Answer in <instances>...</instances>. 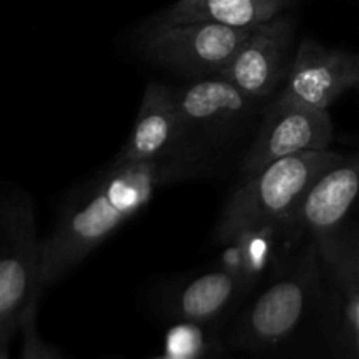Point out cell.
I'll use <instances>...</instances> for the list:
<instances>
[{"label": "cell", "instance_id": "cell-1", "mask_svg": "<svg viewBox=\"0 0 359 359\" xmlns=\"http://www.w3.org/2000/svg\"><path fill=\"white\" fill-rule=\"evenodd\" d=\"M209 165L202 144L133 163H112L98 181L74 196L42 238L41 283L44 291L76 269L123 223L142 210L158 189L196 177Z\"/></svg>", "mask_w": 359, "mask_h": 359}, {"label": "cell", "instance_id": "cell-2", "mask_svg": "<svg viewBox=\"0 0 359 359\" xmlns=\"http://www.w3.org/2000/svg\"><path fill=\"white\" fill-rule=\"evenodd\" d=\"M342 158L333 149L300 153L244 177L221 212L216 241L233 244L244 233L276 228L279 235L302 196L325 168Z\"/></svg>", "mask_w": 359, "mask_h": 359}, {"label": "cell", "instance_id": "cell-3", "mask_svg": "<svg viewBox=\"0 0 359 359\" xmlns=\"http://www.w3.org/2000/svg\"><path fill=\"white\" fill-rule=\"evenodd\" d=\"M321 302V259L314 241L304 242L287 263L248 307L231 330L238 349L265 353L286 344Z\"/></svg>", "mask_w": 359, "mask_h": 359}, {"label": "cell", "instance_id": "cell-4", "mask_svg": "<svg viewBox=\"0 0 359 359\" xmlns=\"http://www.w3.org/2000/svg\"><path fill=\"white\" fill-rule=\"evenodd\" d=\"M42 241L34 203L20 189L0 191V342H9L32 309L39 307Z\"/></svg>", "mask_w": 359, "mask_h": 359}, {"label": "cell", "instance_id": "cell-5", "mask_svg": "<svg viewBox=\"0 0 359 359\" xmlns=\"http://www.w3.org/2000/svg\"><path fill=\"white\" fill-rule=\"evenodd\" d=\"M321 259L323 332L332 359H359V216L316 238Z\"/></svg>", "mask_w": 359, "mask_h": 359}, {"label": "cell", "instance_id": "cell-6", "mask_svg": "<svg viewBox=\"0 0 359 359\" xmlns=\"http://www.w3.org/2000/svg\"><path fill=\"white\" fill-rule=\"evenodd\" d=\"M251 30L214 21L172 25L147 30L140 51L163 69L200 79L223 72Z\"/></svg>", "mask_w": 359, "mask_h": 359}, {"label": "cell", "instance_id": "cell-7", "mask_svg": "<svg viewBox=\"0 0 359 359\" xmlns=\"http://www.w3.org/2000/svg\"><path fill=\"white\" fill-rule=\"evenodd\" d=\"M359 207V153L342 154L314 179L279 238L287 248L316 241L346 228Z\"/></svg>", "mask_w": 359, "mask_h": 359}, {"label": "cell", "instance_id": "cell-8", "mask_svg": "<svg viewBox=\"0 0 359 359\" xmlns=\"http://www.w3.org/2000/svg\"><path fill=\"white\" fill-rule=\"evenodd\" d=\"M332 140L333 121L328 111L272 98L255 142L241 163L242 179L283 158L330 149Z\"/></svg>", "mask_w": 359, "mask_h": 359}, {"label": "cell", "instance_id": "cell-9", "mask_svg": "<svg viewBox=\"0 0 359 359\" xmlns=\"http://www.w3.org/2000/svg\"><path fill=\"white\" fill-rule=\"evenodd\" d=\"M294 23L287 14L255 27L221 76L256 104L276 97L293 62Z\"/></svg>", "mask_w": 359, "mask_h": 359}, {"label": "cell", "instance_id": "cell-10", "mask_svg": "<svg viewBox=\"0 0 359 359\" xmlns=\"http://www.w3.org/2000/svg\"><path fill=\"white\" fill-rule=\"evenodd\" d=\"M359 83V56L304 39L294 49L283 88L273 98L328 111L330 105Z\"/></svg>", "mask_w": 359, "mask_h": 359}, {"label": "cell", "instance_id": "cell-11", "mask_svg": "<svg viewBox=\"0 0 359 359\" xmlns=\"http://www.w3.org/2000/svg\"><path fill=\"white\" fill-rule=\"evenodd\" d=\"M193 139L195 137L179 111L174 88L149 81L132 133L112 163H133L167 156L196 144Z\"/></svg>", "mask_w": 359, "mask_h": 359}, {"label": "cell", "instance_id": "cell-12", "mask_svg": "<svg viewBox=\"0 0 359 359\" xmlns=\"http://www.w3.org/2000/svg\"><path fill=\"white\" fill-rule=\"evenodd\" d=\"M174 93L193 137L198 133L223 135L251 118L259 105L221 74L174 88Z\"/></svg>", "mask_w": 359, "mask_h": 359}, {"label": "cell", "instance_id": "cell-13", "mask_svg": "<svg viewBox=\"0 0 359 359\" xmlns=\"http://www.w3.org/2000/svg\"><path fill=\"white\" fill-rule=\"evenodd\" d=\"M244 293L248 291L238 270L223 266L172 287L165 307L179 323L209 326L223 318Z\"/></svg>", "mask_w": 359, "mask_h": 359}, {"label": "cell", "instance_id": "cell-14", "mask_svg": "<svg viewBox=\"0 0 359 359\" xmlns=\"http://www.w3.org/2000/svg\"><path fill=\"white\" fill-rule=\"evenodd\" d=\"M293 0H198L186 7L170 6L158 14L147 30L191 23L214 21L235 28H255L283 14Z\"/></svg>", "mask_w": 359, "mask_h": 359}, {"label": "cell", "instance_id": "cell-15", "mask_svg": "<svg viewBox=\"0 0 359 359\" xmlns=\"http://www.w3.org/2000/svg\"><path fill=\"white\" fill-rule=\"evenodd\" d=\"M207 337L203 326L181 323L165 339V354L172 359H202L207 354Z\"/></svg>", "mask_w": 359, "mask_h": 359}, {"label": "cell", "instance_id": "cell-16", "mask_svg": "<svg viewBox=\"0 0 359 359\" xmlns=\"http://www.w3.org/2000/svg\"><path fill=\"white\" fill-rule=\"evenodd\" d=\"M35 318H37V307L28 312L23 325H21V330H23V353H21V359H62L55 347L46 344L39 337Z\"/></svg>", "mask_w": 359, "mask_h": 359}, {"label": "cell", "instance_id": "cell-17", "mask_svg": "<svg viewBox=\"0 0 359 359\" xmlns=\"http://www.w3.org/2000/svg\"><path fill=\"white\" fill-rule=\"evenodd\" d=\"M195 2H198V0H177V2L172 4V6H175V7H186V6H191V4H195Z\"/></svg>", "mask_w": 359, "mask_h": 359}, {"label": "cell", "instance_id": "cell-18", "mask_svg": "<svg viewBox=\"0 0 359 359\" xmlns=\"http://www.w3.org/2000/svg\"><path fill=\"white\" fill-rule=\"evenodd\" d=\"M7 342H0V359H7Z\"/></svg>", "mask_w": 359, "mask_h": 359}, {"label": "cell", "instance_id": "cell-19", "mask_svg": "<svg viewBox=\"0 0 359 359\" xmlns=\"http://www.w3.org/2000/svg\"><path fill=\"white\" fill-rule=\"evenodd\" d=\"M149 359H172L170 356H168V354H160V356H153V358H149Z\"/></svg>", "mask_w": 359, "mask_h": 359}, {"label": "cell", "instance_id": "cell-20", "mask_svg": "<svg viewBox=\"0 0 359 359\" xmlns=\"http://www.w3.org/2000/svg\"><path fill=\"white\" fill-rule=\"evenodd\" d=\"M358 91H359V83H358Z\"/></svg>", "mask_w": 359, "mask_h": 359}]
</instances>
